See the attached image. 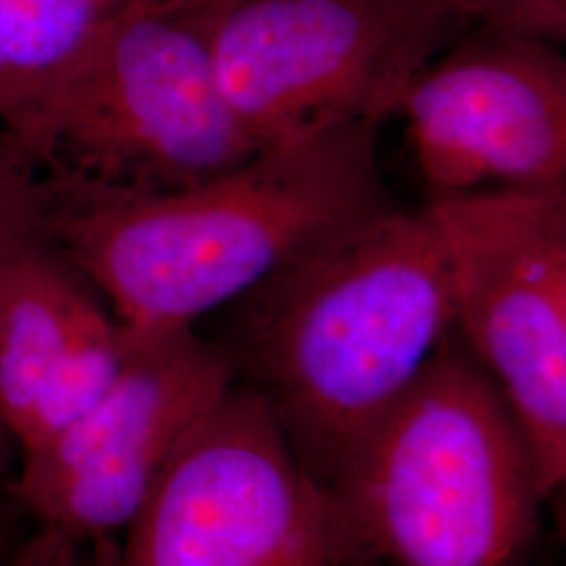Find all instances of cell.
Instances as JSON below:
<instances>
[{
  "label": "cell",
  "instance_id": "9",
  "mask_svg": "<svg viewBox=\"0 0 566 566\" xmlns=\"http://www.w3.org/2000/svg\"><path fill=\"white\" fill-rule=\"evenodd\" d=\"M430 200L566 187V61L483 28L447 46L397 107Z\"/></svg>",
  "mask_w": 566,
  "mask_h": 566
},
{
  "label": "cell",
  "instance_id": "5",
  "mask_svg": "<svg viewBox=\"0 0 566 566\" xmlns=\"http://www.w3.org/2000/svg\"><path fill=\"white\" fill-rule=\"evenodd\" d=\"M214 74L263 149L397 114L474 25L430 0H198Z\"/></svg>",
  "mask_w": 566,
  "mask_h": 566
},
{
  "label": "cell",
  "instance_id": "10",
  "mask_svg": "<svg viewBox=\"0 0 566 566\" xmlns=\"http://www.w3.org/2000/svg\"><path fill=\"white\" fill-rule=\"evenodd\" d=\"M133 332L51 243L0 264V416L21 451L74 422L118 374Z\"/></svg>",
  "mask_w": 566,
  "mask_h": 566
},
{
  "label": "cell",
  "instance_id": "18",
  "mask_svg": "<svg viewBox=\"0 0 566 566\" xmlns=\"http://www.w3.org/2000/svg\"><path fill=\"white\" fill-rule=\"evenodd\" d=\"M147 2H168V0H147Z\"/></svg>",
  "mask_w": 566,
  "mask_h": 566
},
{
  "label": "cell",
  "instance_id": "12",
  "mask_svg": "<svg viewBox=\"0 0 566 566\" xmlns=\"http://www.w3.org/2000/svg\"><path fill=\"white\" fill-rule=\"evenodd\" d=\"M53 196L39 170L0 124V264L49 242Z\"/></svg>",
  "mask_w": 566,
  "mask_h": 566
},
{
  "label": "cell",
  "instance_id": "8",
  "mask_svg": "<svg viewBox=\"0 0 566 566\" xmlns=\"http://www.w3.org/2000/svg\"><path fill=\"white\" fill-rule=\"evenodd\" d=\"M233 382L223 344L193 327L133 332L102 395L55 437L21 451L11 500L39 526L116 539Z\"/></svg>",
  "mask_w": 566,
  "mask_h": 566
},
{
  "label": "cell",
  "instance_id": "11",
  "mask_svg": "<svg viewBox=\"0 0 566 566\" xmlns=\"http://www.w3.org/2000/svg\"><path fill=\"white\" fill-rule=\"evenodd\" d=\"M126 0H0V124L78 63Z\"/></svg>",
  "mask_w": 566,
  "mask_h": 566
},
{
  "label": "cell",
  "instance_id": "14",
  "mask_svg": "<svg viewBox=\"0 0 566 566\" xmlns=\"http://www.w3.org/2000/svg\"><path fill=\"white\" fill-rule=\"evenodd\" d=\"M483 28L558 46L566 39V0H500Z\"/></svg>",
  "mask_w": 566,
  "mask_h": 566
},
{
  "label": "cell",
  "instance_id": "4",
  "mask_svg": "<svg viewBox=\"0 0 566 566\" xmlns=\"http://www.w3.org/2000/svg\"><path fill=\"white\" fill-rule=\"evenodd\" d=\"M2 126L55 206L163 196L259 151L219 86L198 0H126L78 63Z\"/></svg>",
  "mask_w": 566,
  "mask_h": 566
},
{
  "label": "cell",
  "instance_id": "16",
  "mask_svg": "<svg viewBox=\"0 0 566 566\" xmlns=\"http://www.w3.org/2000/svg\"><path fill=\"white\" fill-rule=\"evenodd\" d=\"M18 460H20V447L15 443L9 426L4 424V420L0 416V491L4 486L9 489L11 485L9 474L13 468H18V465H13Z\"/></svg>",
  "mask_w": 566,
  "mask_h": 566
},
{
  "label": "cell",
  "instance_id": "13",
  "mask_svg": "<svg viewBox=\"0 0 566 566\" xmlns=\"http://www.w3.org/2000/svg\"><path fill=\"white\" fill-rule=\"evenodd\" d=\"M116 539H81L51 526H39L15 542L0 566H116Z\"/></svg>",
  "mask_w": 566,
  "mask_h": 566
},
{
  "label": "cell",
  "instance_id": "17",
  "mask_svg": "<svg viewBox=\"0 0 566 566\" xmlns=\"http://www.w3.org/2000/svg\"><path fill=\"white\" fill-rule=\"evenodd\" d=\"M7 510L4 506H0V558L7 554V549L13 546V542H9V535H7Z\"/></svg>",
  "mask_w": 566,
  "mask_h": 566
},
{
  "label": "cell",
  "instance_id": "7",
  "mask_svg": "<svg viewBox=\"0 0 566 566\" xmlns=\"http://www.w3.org/2000/svg\"><path fill=\"white\" fill-rule=\"evenodd\" d=\"M453 334L497 386L552 497L566 479V187L424 206Z\"/></svg>",
  "mask_w": 566,
  "mask_h": 566
},
{
  "label": "cell",
  "instance_id": "15",
  "mask_svg": "<svg viewBox=\"0 0 566 566\" xmlns=\"http://www.w3.org/2000/svg\"><path fill=\"white\" fill-rule=\"evenodd\" d=\"M430 2L443 7L464 20L472 21L474 25H486L493 20L500 0H430Z\"/></svg>",
  "mask_w": 566,
  "mask_h": 566
},
{
  "label": "cell",
  "instance_id": "3",
  "mask_svg": "<svg viewBox=\"0 0 566 566\" xmlns=\"http://www.w3.org/2000/svg\"><path fill=\"white\" fill-rule=\"evenodd\" d=\"M327 489L369 565L528 566L549 500L521 426L455 334Z\"/></svg>",
  "mask_w": 566,
  "mask_h": 566
},
{
  "label": "cell",
  "instance_id": "6",
  "mask_svg": "<svg viewBox=\"0 0 566 566\" xmlns=\"http://www.w3.org/2000/svg\"><path fill=\"white\" fill-rule=\"evenodd\" d=\"M116 566H367L263 397L233 382L182 446Z\"/></svg>",
  "mask_w": 566,
  "mask_h": 566
},
{
  "label": "cell",
  "instance_id": "1",
  "mask_svg": "<svg viewBox=\"0 0 566 566\" xmlns=\"http://www.w3.org/2000/svg\"><path fill=\"white\" fill-rule=\"evenodd\" d=\"M376 122L263 147L163 196L53 206L49 242L133 332L193 324L395 208Z\"/></svg>",
  "mask_w": 566,
  "mask_h": 566
},
{
  "label": "cell",
  "instance_id": "2",
  "mask_svg": "<svg viewBox=\"0 0 566 566\" xmlns=\"http://www.w3.org/2000/svg\"><path fill=\"white\" fill-rule=\"evenodd\" d=\"M224 343L327 486L453 334L446 264L424 210L395 208L252 287Z\"/></svg>",
  "mask_w": 566,
  "mask_h": 566
}]
</instances>
